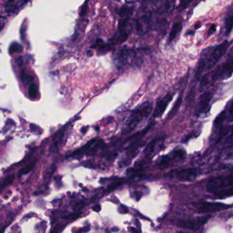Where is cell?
<instances>
[{"label":"cell","instance_id":"cell-1","mask_svg":"<svg viewBox=\"0 0 233 233\" xmlns=\"http://www.w3.org/2000/svg\"><path fill=\"white\" fill-rule=\"evenodd\" d=\"M229 45L228 41H224L215 48H211V50L206 49L203 51L206 59V70H210L215 66L221 57L226 52Z\"/></svg>","mask_w":233,"mask_h":233},{"label":"cell","instance_id":"cell-2","mask_svg":"<svg viewBox=\"0 0 233 233\" xmlns=\"http://www.w3.org/2000/svg\"><path fill=\"white\" fill-rule=\"evenodd\" d=\"M152 111V104L150 102H145L132 112L127 123V127L129 131L136 128L143 120L149 116Z\"/></svg>","mask_w":233,"mask_h":233},{"label":"cell","instance_id":"cell-3","mask_svg":"<svg viewBox=\"0 0 233 233\" xmlns=\"http://www.w3.org/2000/svg\"><path fill=\"white\" fill-rule=\"evenodd\" d=\"M232 187V176L219 177L210 179L207 183V191L215 194L216 192L224 189Z\"/></svg>","mask_w":233,"mask_h":233},{"label":"cell","instance_id":"cell-4","mask_svg":"<svg viewBox=\"0 0 233 233\" xmlns=\"http://www.w3.org/2000/svg\"><path fill=\"white\" fill-rule=\"evenodd\" d=\"M210 217L211 216L208 215V216L203 217H198L193 220H179L177 222V226L182 228L196 231L201 228L202 226H204Z\"/></svg>","mask_w":233,"mask_h":233},{"label":"cell","instance_id":"cell-5","mask_svg":"<svg viewBox=\"0 0 233 233\" xmlns=\"http://www.w3.org/2000/svg\"><path fill=\"white\" fill-rule=\"evenodd\" d=\"M185 158V152L182 149H176L172 152L171 155L163 156L158 164V166L161 169H166L171 165L172 162L173 163L175 161L179 162L184 159Z\"/></svg>","mask_w":233,"mask_h":233},{"label":"cell","instance_id":"cell-6","mask_svg":"<svg viewBox=\"0 0 233 233\" xmlns=\"http://www.w3.org/2000/svg\"><path fill=\"white\" fill-rule=\"evenodd\" d=\"M231 205L220 202H204L200 205L198 213H215L220 211L230 208Z\"/></svg>","mask_w":233,"mask_h":233},{"label":"cell","instance_id":"cell-7","mask_svg":"<svg viewBox=\"0 0 233 233\" xmlns=\"http://www.w3.org/2000/svg\"><path fill=\"white\" fill-rule=\"evenodd\" d=\"M232 59L227 61L221 66L217 68L216 71L213 76V79L215 81L216 79H226L230 78L232 74Z\"/></svg>","mask_w":233,"mask_h":233},{"label":"cell","instance_id":"cell-8","mask_svg":"<svg viewBox=\"0 0 233 233\" xmlns=\"http://www.w3.org/2000/svg\"><path fill=\"white\" fill-rule=\"evenodd\" d=\"M135 53L134 50L131 49H123L118 53L116 57V64L117 66L120 68L124 65L129 64L134 58Z\"/></svg>","mask_w":233,"mask_h":233},{"label":"cell","instance_id":"cell-9","mask_svg":"<svg viewBox=\"0 0 233 233\" xmlns=\"http://www.w3.org/2000/svg\"><path fill=\"white\" fill-rule=\"evenodd\" d=\"M173 98V95L171 93H168L165 95L164 97L158 102L153 111V116L154 118H158L164 113L166 108H167L168 105L172 101Z\"/></svg>","mask_w":233,"mask_h":233},{"label":"cell","instance_id":"cell-10","mask_svg":"<svg viewBox=\"0 0 233 233\" xmlns=\"http://www.w3.org/2000/svg\"><path fill=\"white\" fill-rule=\"evenodd\" d=\"M198 171L196 169L188 168L177 171L175 177L180 181H192L196 179Z\"/></svg>","mask_w":233,"mask_h":233},{"label":"cell","instance_id":"cell-11","mask_svg":"<svg viewBox=\"0 0 233 233\" xmlns=\"http://www.w3.org/2000/svg\"><path fill=\"white\" fill-rule=\"evenodd\" d=\"M151 23V17L150 14L149 13H146L142 17H141L136 21L135 27L136 31L139 34H144L149 31L150 28Z\"/></svg>","mask_w":233,"mask_h":233},{"label":"cell","instance_id":"cell-12","mask_svg":"<svg viewBox=\"0 0 233 233\" xmlns=\"http://www.w3.org/2000/svg\"><path fill=\"white\" fill-rule=\"evenodd\" d=\"M212 99V93L209 92H205L200 97L199 102L196 108V115L198 116L202 115L205 112L206 109Z\"/></svg>","mask_w":233,"mask_h":233},{"label":"cell","instance_id":"cell-13","mask_svg":"<svg viewBox=\"0 0 233 233\" xmlns=\"http://www.w3.org/2000/svg\"><path fill=\"white\" fill-rule=\"evenodd\" d=\"M164 138L157 137L151 140L149 144H147L145 149L144 151V154L146 155H151L157 151V149H160L164 144Z\"/></svg>","mask_w":233,"mask_h":233},{"label":"cell","instance_id":"cell-14","mask_svg":"<svg viewBox=\"0 0 233 233\" xmlns=\"http://www.w3.org/2000/svg\"><path fill=\"white\" fill-rule=\"evenodd\" d=\"M28 1L29 0H8L5 4L6 12L8 14L15 13L26 4Z\"/></svg>","mask_w":233,"mask_h":233},{"label":"cell","instance_id":"cell-15","mask_svg":"<svg viewBox=\"0 0 233 233\" xmlns=\"http://www.w3.org/2000/svg\"><path fill=\"white\" fill-rule=\"evenodd\" d=\"M96 141H97V140H96L95 138L90 140L89 142H88V143L86 145H85L84 147L80 148L79 150H77V151L74 152L73 154H72L71 155V157H78V156L81 155L82 154H85V153L88 152V151L90 150V148L95 144Z\"/></svg>","mask_w":233,"mask_h":233},{"label":"cell","instance_id":"cell-16","mask_svg":"<svg viewBox=\"0 0 233 233\" xmlns=\"http://www.w3.org/2000/svg\"><path fill=\"white\" fill-rule=\"evenodd\" d=\"M63 136H64V131L63 130H60L58 132L55 134L53 138V144L50 147V151L51 153H55L58 151V143H60V140H62Z\"/></svg>","mask_w":233,"mask_h":233},{"label":"cell","instance_id":"cell-17","mask_svg":"<svg viewBox=\"0 0 233 233\" xmlns=\"http://www.w3.org/2000/svg\"><path fill=\"white\" fill-rule=\"evenodd\" d=\"M182 102H183V97L180 96L179 97H178V99L176 100L175 104H174L173 107L172 108L170 111L169 113L168 114L167 120H170L175 116V115L177 113V112L179 111V109L180 107L181 104H182Z\"/></svg>","mask_w":233,"mask_h":233},{"label":"cell","instance_id":"cell-18","mask_svg":"<svg viewBox=\"0 0 233 233\" xmlns=\"http://www.w3.org/2000/svg\"><path fill=\"white\" fill-rule=\"evenodd\" d=\"M182 30V24L180 23H177L173 25L172 28V30L170 31V34L169 36V42H171L174 40L176 38L177 35L179 34V33Z\"/></svg>","mask_w":233,"mask_h":233},{"label":"cell","instance_id":"cell-19","mask_svg":"<svg viewBox=\"0 0 233 233\" xmlns=\"http://www.w3.org/2000/svg\"><path fill=\"white\" fill-rule=\"evenodd\" d=\"M232 187L224 189L215 193L216 197L218 198H224L226 197H230L232 196Z\"/></svg>","mask_w":233,"mask_h":233},{"label":"cell","instance_id":"cell-20","mask_svg":"<svg viewBox=\"0 0 233 233\" xmlns=\"http://www.w3.org/2000/svg\"><path fill=\"white\" fill-rule=\"evenodd\" d=\"M14 179V174H10V175L7 176L2 181V183L1 184V187H0V192L4 190V189L8 187V185H11L13 183Z\"/></svg>","mask_w":233,"mask_h":233},{"label":"cell","instance_id":"cell-21","mask_svg":"<svg viewBox=\"0 0 233 233\" xmlns=\"http://www.w3.org/2000/svg\"><path fill=\"white\" fill-rule=\"evenodd\" d=\"M133 12H134V8H133L123 7L119 11V14L121 17L123 18V19H128L129 17L132 15Z\"/></svg>","mask_w":233,"mask_h":233},{"label":"cell","instance_id":"cell-22","mask_svg":"<svg viewBox=\"0 0 233 233\" xmlns=\"http://www.w3.org/2000/svg\"><path fill=\"white\" fill-rule=\"evenodd\" d=\"M35 164H36V161L29 163L26 166H25L24 168H23L21 170H19V172H18V177H21V175H23V174H25L30 172V171L34 168Z\"/></svg>","mask_w":233,"mask_h":233},{"label":"cell","instance_id":"cell-23","mask_svg":"<svg viewBox=\"0 0 233 233\" xmlns=\"http://www.w3.org/2000/svg\"><path fill=\"white\" fill-rule=\"evenodd\" d=\"M21 78L22 80V82H23L24 85H28L29 83H32L33 81L32 76L28 74L27 72H25V70H23L21 72Z\"/></svg>","mask_w":233,"mask_h":233},{"label":"cell","instance_id":"cell-24","mask_svg":"<svg viewBox=\"0 0 233 233\" xmlns=\"http://www.w3.org/2000/svg\"><path fill=\"white\" fill-rule=\"evenodd\" d=\"M23 50V47L21 46V45L16 42L13 43L10 45L9 48V53L10 54H13L15 53H21Z\"/></svg>","mask_w":233,"mask_h":233},{"label":"cell","instance_id":"cell-25","mask_svg":"<svg viewBox=\"0 0 233 233\" xmlns=\"http://www.w3.org/2000/svg\"><path fill=\"white\" fill-rule=\"evenodd\" d=\"M129 23V19H122L118 23V30L120 32H127V27Z\"/></svg>","mask_w":233,"mask_h":233},{"label":"cell","instance_id":"cell-26","mask_svg":"<svg viewBox=\"0 0 233 233\" xmlns=\"http://www.w3.org/2000/svg\"><path fill=\"white\" fill-rule=\"evenodd\" d=\"M38 93V89L34 83H31L29 87V96L32 99H34L37 96Z\"/></svg>","mask_w":233,"mask_h":233},{"label":"cell","instance_id":"cell-27","mask_svg":"<svg viewBox=\"0 0 233 233\" xmlns=\"http://www.w3.org/2000/svg\"><path fill=\"white\" fill-rule=\"evenodd\" d=\"M225 115L224 111H223L222 112H221V113L219 115H218V117L215 120V123H214L215 127L218 128V127H220L221 126V125L223 124V121H224V120L225 119Z\"/></svg>","mask_w":233,"mask_h":233},{"label":"cell","instance_id":"cell-28","mask_svg":"<svg viewBox=\"0 0 233 233\" xmlns=\"http://www.w3.org/2000/svg\"><path fill=\"white\" fill-rule=\"evenodd\" d=\"M123 181H117L116 182H114L113 183L110 184L109 185V186L108 187V189H107V191H108V192H111V191L114 190L120 186V185L122 184H123Z\"/></svg>","mask_w":233,"mask_h":233},{"label":"cell","instance_id":"cell-29","mask_svg":"<svg viewBox=\"0 0 233 233\" xmlns=\"http://www.w3.org/2000/svg\"><path fill=\"white\" fill-rule=\"evenodd\" d=\"M55 169H56V167L55 166L54 164H53L52 166H51L49 170H47L46 171V173L45 174V179H51V176L53 175V174L54 173V171L55 170Z\"/></svg>","mask_w":233,"mask_h":233},{"label":"cell","instance_id":"cell-30","mask_svg":"<svg viewBox=\"0 0 233 233\" xmlns=\"http://www.w3.org/2000/svg\"><path fill=\"white\" fill-rule=\"evenodd\" d=\"M163 8L165 10H169L172 6V0H161Z\"/></svg>","mask_w":233,"mask_h":233},{"label":"cell","instance_id":"cell-31","mask_svg":"<svg viewBox=\"0 0 233 233\" xmlns=\"http://www.w3.org/2000/svg\"><path fill=\"white\" fill-rule=\"evenodd\" d=\"M194 95H195V92H194V87L192 88L190 91V92L189 93V95H188V97L187 98V105H190L192 102H193L194 99Z\"/></svg>","mask_w":233,"mask_h":233},{"label":"cell","instance_id":"cell-32","mask_svg":"<svg viewBox=\"0 0 233 233\" xmlns=\"http://www.w3.org/2000/svg\"><path fill=\"white\" fill-rule=\"evenodd\" d=\"M225 28H226V34H230V32L232 31V16L228 19L226 22V25H225Z\"/></svg>","mask_w":233,"mask_h":233},{"label":"cell","instance_id":"cell-33","mask_svg":"<svg viewBox=\"0 0 233 233\" xmlns=\"http://www.w3.org/2000/svg\"><path fill=\"white\" fill-rule=\"evenodd\" d=\"M80 213H73V214H70L68 216H66L64 217V219L68 220H75L77 219L79 216H80Z\"/></svg>","mask_w":233,"mask_h":233},{"label":"cell","instance_id":"cell-34","mask_svg":"<svg viewBox=\"0 0 233 233\" xmlns=\"http://www.w3.org/2000/svg\"><path fill=\"white\" fill-rule=\"evenodd\" d=\"M209 78H208V76H205L204 77H203L201 80V84H200V86H201V88H202V87H204L205 86L208 85L209 83Z\"/></svg>","mask_w":233,"mask_h":233},{"label":"cell","instance_id":"cell-35","mask_svg":"<svg viewBox=\"0 0 233 233\" xmlns=\"http://www.w3.org/2000/svg\"><path fill=\"white\" fill-rule=\"evenodd\" d=\"M62 229H63V227L62 226L58 224L57 226H55V227L51 231L50 233H60L62 231Z\"/></svg>","mask_w":233,"mask_h":233},{"label":"cell","instance_id":"cell-36","mask_svg":"<svg viewBox=\"0 0 233 233\" xmlns=\"http://www.w3.org/2000/svg\"><path fill=\"white\" fill-rule=\"evenodd\" d=\"M6 19L4 17H3L2 15H0V31H1L2 30L3 27H4V25L6 24Z\"/></svg>","mask_w":233,"mask_h":233},{"label":"cell","instance_id":"cell-37","mask_svg":"<svg viewBox=\"0 0 233 233\" xmlns=\"http://www.w3.org/2000/svg\"><path fill=\"white\" fill-rule=\"evenodd\" d=\"M118 210H119L120 213H124V214L127 213L128 212H129V209H128L127 207L126 206H124V205H120V207H119V209H118Z\"/></svg>","mask_w":233,"mask_h":233},{"label":"cell","instance_id":"cell-38","mask_svg":"<svg viewBox=\"0 0 233 233\" xmlns=\"http://www.w3.org/2000/svg\"><path fill=\"white\" fill-rule=\"evenodd\" d=\"M87 8H88V3H87V2H85L84 5L82 7V9H81V16H84V15H85V14H86Z\"/></svg>","mask_w":233,"mask_h":233},{"label":"cell","instance_id":"cell-39","mask_svg":"<svg viewBox=\"0 0 233 233\" xmlns=\"http://www.w3.org/2000/svg\"><path fill=\"white\" fill-rule=\"evenodd\" d=\"M90 231V226H86V227H84L82 228H80L79 230L77 231L78 233H82V232H87Z\"/></svg>","mask_w":233,"mask_h":233},{"label":"cell","instance_id":"cell-40","mask_svg":"<svg viewBox=\"0 0 233 233\" xmlns=\"http://www.w3.org/2000/svg\"><path fill=\"white\" fill-rule=\"evenodd\" d=\"M23 58H22L21 57H18V58H17V64H18V66H19V67H22V66H23Z\"/></svg>","mask_w":233,"mask_h":233},{"label":"cell","instance_id":"cell-41","mask_svg":"<svg viewBox=\"0 0 233 233\" xmlns=\"http://www.w3.org/2000/svg\"><path fill=\"white\" fill-rule=\"evenodd\" d=\"M92 210L94 211V212H99L101 210V206L100 205H95V206L92 207Z\"/></svg>","mask_w":233,"mask_h":233},{"label":"cell","instance_id":"cell-42","mask_svg":"<svg viewBox=\"0 0 233 233\" xmlns=\"http://www.w3.org/2000/svg\"><path fill=\"white\" fill-rule=\"evenodd\" d=\"M215 30H216V27H215V25H211V27H210V29H209V34H212V33H213V32L215 31Z\"/></svg>","mask_w":233,"mask_h":233},{"label":"cell","instance_id":"cell-43","mask_svg":"<svg viewBox=\"0 0 233 233\" xmlns=\"http://www.w3.org/2000/svg\"><path fill=\"white\" fill-rule=\"evenodd\" d=\"M130 230L132 232V233H139V231L138 230H137L136 228H135L134 227H131L130 228Z\"/></svg>","mask_w":233,"mask_h":233},{"label":"cell","instance_id":"cell-44","mask_svg":"<svg viewBox=\"0 0 233 233\" xmlns=\"http://www.w3.org/2000/svg\"><path fill=\"white\" fill-rule=\"evenodd\" d=\"M111 231H112V232H118V231H119V228H112V230H111Z\"/></svg>","mask_w":233,"mask_h":233},{"label":"cell","instance_id":"cell-45","mask_svg":"<svg viewBox=\"0 0 233 233\" xmlns=\"http://www.w3.org/2000/svg\"><path fill=\"white\" fill-rule=\"evenodd\" d=\"M126 2L128 3H134L137 2V0H126Z\"/></svg>","mask_w":233,"mask_h":233},{"label":"cell","instance_id":"cell-46","mask_svg":"<svg viewBox=\"0 0 233 233\" xmlns=\"http://www.w3.org/2000/svg\"><path fill=\"white\" fill-rule=\"evenodd\" d=\"M135 221H136V224H137V226H138V228H140V225L139 224V221L138 220H135Z\"/></svg>","mask_w":233,"mask_h":233},{"label":"cell","instance_id":"cell-47","mask_svg":"<svg viewBox=\"0 0 233 233\" xmlns=\"http://www.w3.org/2000/svg\"><path fill=\"white\" fill-rule=\"evenodd\" d=\"M176 233H189V232H183V231H178V232H176Z\"/></svg>","mask_w":233,"mask_h":233},{"label":"cell","instance_id":"cell-48","mask_svg":"<svg viewBox=\"0 0 233 233\" xmlns=\"http://www.w3.org/2000/svg\"><path fill=\"white\" fill-rule=\"evenodd\" d=\"M3 231H4V228L2 229V231H0V233H3Z\"/></svg>","mask_w":233,"mask_h":233}]
</instances>
